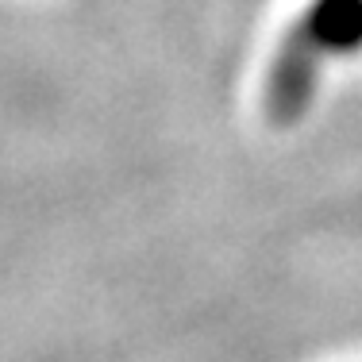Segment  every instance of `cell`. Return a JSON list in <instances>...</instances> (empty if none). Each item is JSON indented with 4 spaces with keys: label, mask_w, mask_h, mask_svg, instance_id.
Wrapping results in <instances>:
<instances>
[{
    "label": "cell",
    "mask_w": 362,
    "mask_h": 362,
    "mask_svg": "<svg viewBox=\"0 0 362 362\" xmlns=\"http://www.w3.org/2000/svg\"><path fill=\"white\" fill-rule=\"evenodd\" d=\"M355 50H362V0H313L274 62L266 93L274 124H289L305 112L324 58Z\"/></svg>",
    "instance_id": "obj_1"
}]
</instances>
